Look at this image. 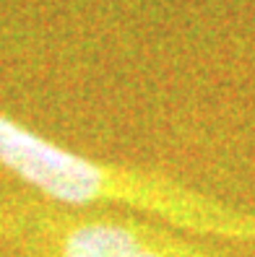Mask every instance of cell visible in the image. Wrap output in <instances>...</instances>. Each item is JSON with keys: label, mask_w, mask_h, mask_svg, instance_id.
<instances>
[{"label": "cell", "mask_w": 255, "mask_h": 257, "mask_svg": "<svg viewBox=\"0 0 255 257\" xmlns=\"http://www.w3.org/2000/svg\"><path fill=\"white\" fill-rule=\"evenodd\" d=\"M0 249L16 257H234L123 210L70 208L0 185Z\"/></svg>", "instance_id": "2"}, {"label": "cell", "mask_w": 255, "mask_h": 257, "mask_svg": "<svg viewBox=\"0 0 255 257\" xmlns=\"http://www.w3.org/2000/svg\"><path fill=\"white\" fill-rule=\"evenodd\" d=\"M0 174L8 185L70 208L123 210L177 231L255 244V213L159 172L83 156L0 109Z\"/></svg>", "instance_id": "1"}]
</instances>
